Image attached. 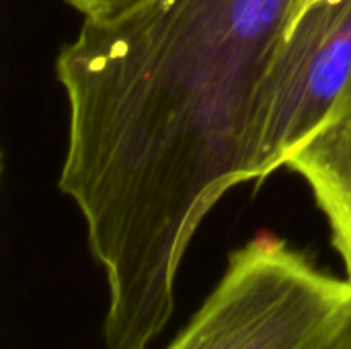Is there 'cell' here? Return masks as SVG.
Returning <instances> with one entry per match:
<instances>
[{"mask_svg":"<svg viewBox=\"0 0 351 349\" xmlns=\"http://www.w3.org/2000/svg\"><path fill=\"white\" fill-rule=\"evenodd\" d=\"M286 167L311 187L351 286V82L327 119L288 156Z\"/></svg>","mask_w":351,"mask_h":349,"instance_id":"cell-4","label":"cell"},{"mask_svg":"<svg viewBox=\"0 0 351 349\" xmlns=\"http://www.w3.org/2000/svg\"><path fill=\"white\" fill-rule=\"evenodd\" d=\"M84 19H111L117 16L144 0H66Z\"/></svg>","mask_w":351,"mask_h":349,"instance_id":"cell-5","label":"cell"},{"mask_svg":"<svg viewBox=\"0 0 351 349\" xmlns=\"http://www.w3.org/2000/svg\"><path fill=\"white\" fill-rule=\"evenodd\" d=\"M300 0H144L84 19L56 74L60 189L107 280V349H150L208 212L251 181L263 82Z\"/></svg>","mask_w":351,"mask_h":349,"instance_id":"cell-1","label":"cell"},{"mask_svg":"<svg viewBox=\"0 0 351 349\" xmlns=\"http://www.w3.org/2000/svg\"><path fill=\"white\" fill-rule=\"evenodd\" d=\"M329 349H351V313Z\"/></svg>","mask_w":351,"mask_h":349,"instance_id":"cell-6","label":"cell"},{"mask_svg":"<svg viewBox=\"0 0 351 349\" xmlns=\"http://www.w3.org/2000/svg\"><path fill=\"white\" fill-rule=\"evenodd\" d=\"M308 2H315V0H300V4H308Z\"/></svg>","mask_w":351,"mask_h":349,"instance_id":"cell-7","label":"cell"},{"mask_svg":"<svg viewBox=\"0 0 351 349\" xmlns=\"http://www.w3.org/2000/svg\"><path fill=\"white\" fill-rule=\"evenodd\" d=\"M351 286L274 234L228 255L226 269L167 349H329Z\"/></svg>","mask_w":351,"mask_h":349,"instance_id":"cell-2","label":"cell"},{"mask_svg":"<svg viewBox=\"0 0 351 349\" xmlns=\"http://www.w3.org/2000/svg\"><path fill=\"white\" fill-rule=\"evenodd\" d=\"M350 82L351 0L298 4L261 91L251 156V181L257 187L286 167Z\"/></svg>","mask_w":351,"mask_h":349,"instance_id":"cell-3","label":"cell"}]
</instances>
